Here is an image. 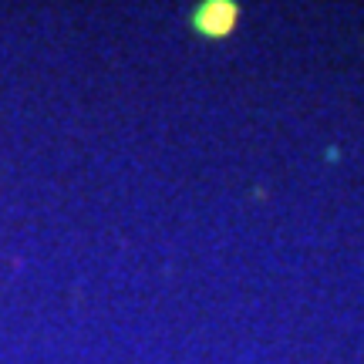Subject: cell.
<instances>
[{
  "label": "cell",
  "instance_id": "1",
  "mask_svg": "<svg viewBox=\"0 0 364 364\" xmlns=\"http://www.w3.org/2000/svg\"><path fill=\"white\" fill-rule=\"evenodd\" d=\"M236 24V7L233 4H206L203 11L196 14V27L209 34V38H223L230 34Z\"/></svg>",
  "mask_w": 364,
  "mask_h": 364
}]
</instances>
